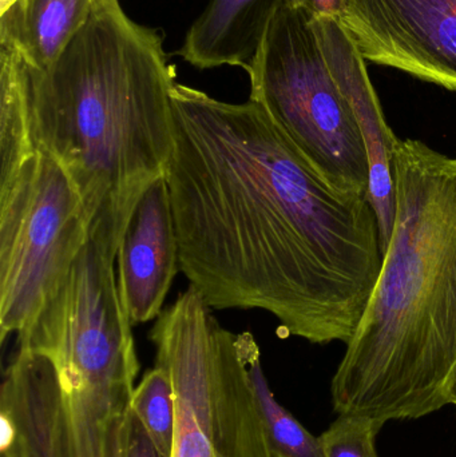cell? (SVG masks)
Returning a JSON list of instances; mask_svg holds the SVG:
<instances>
[{
    "label": "cell",
    "mask_w": 456,
    "mask_h": 457,
    "mask_svg": "<svg viewBox=\"0 0 456 457\" xmlns=\"http://www.w3.org/2000/svg\"><path fill=\"white\" fill-rule=\"evenodd\" d=\"M166 169L179 270L216 311L267 312L286 335L347 345L385 265L367 195L328 184L249 99L177 83Z\"/></svg>",
    "instance_id": "6da1fadb"
},
{
    "label": "cell",
    "mask_w": 456,
    "mask_h": 457,
    "mask_svg": "<svg viewBox=\"0 0 456 457\" xmlns=\"http://www.w3.org/2000/svg\"><path fill=\"white\" fill-rule=\"evenodd\" d=\"M37 149L69 174L90 219L126 228L144 190L165 176L173 150L174 66L158 29L120 0H96L61 58L35 70L7 51Z\"/></svg>",
    "instance_id": "7a4b0ae2"
},
{
    "label": "cell",
    "mask_w": 456,
    "mask_h": 457,
    "mask_svg": "<svg viewBox=\"0 0 456 457\" xmlns=\"http://www.w3.org/2000/svg\"><path fill=\"white\" fill-rule=\"evenodd\" d=\"M394 171L385 265L331 386L337 415L383 423L449 405L456 376V157L398 138Z\"/></svg>",
    "instance_id": "3957f363"
},
{
    "label": "cell",
    "mask_w": 456,
    "mask_h": 457,
    "mask_svg": "<svg viewBox=\"0 0 456 457\" xmlns=\"http://www.w3.org/2000/svg\"><path fill=\"white\" fill-rule=\"evenodd\" d=\"M149 338L176 399L171 457H273L236 335L193 287L163 309Z\"/></svg>",
    "instance_id": "277c9868"
},
{
    "label": "cell",
    "mask_w": 456,
    "mask_h": 457,
    "mask_svg": "<svg viewBox=\"0 0 456 457\" xmlns=\"http://www.w3.org/2000/svg\"><path fill=\"white\" fill-rule=\"evenodd\" d=\"M261 104L304 160L340 192L369 195L366 141L311 18L278 4L245 67Z\"/></svg>",
    "instance_id": "5b68a950"
},
{
    "label": "cell",
    "mask_w": 456,
    "mask_h": 457,
    "mask_svg": "<svg viewBox=\"0 0 456 457\" xmlns=\"http://www.w3.org/2000/svg\"><path fill=\"white\" fill-rule=\"evenodd\" d=\"M90 236L82 197L63 168L34 149L0 165V337L31 327Z\"/></svg>",
    "instance_id": "8992f818"
},
{
    "label": "cell",
    "mask_w": 456,
    "mask_h": 457,
    "mask_svg": "<svg viewBox=\"0 0 456 457\" xmlns=\"http://www.w3.org/2000/svg\"><path fill=\"white\" fill-rule=\"evenodd\" d=\"M340 21L366 61L456 91V0H347Z\"/></svg>",
    "instance_id": "52a82bcc"
},
{
    "label": "cell",
    "mask_w": 456,
    "mask_h": 457,
    "mask_svg": "<svg viewBox=\"0 0 456 457\" xmlns=\"http://www.w3.org/2000/svg\"><path fill=\"white\" fill-rule=\"evenodd\" d=\"M118 289L131 324L162 313L179 270V246L165 176L142 193L129 217L117 253Z\"/></svg>",
    "instance_id": "ba28073f"
},
{
    "label": "cell",
    "mask_w": 456,
    "mask_h": 457,
    "mask_svg": "<svg viewBox=\"0 0 456 457\" xmlns=\"http://www.w3.org/2000/svg\"><path fill=\"white\" fill-rule=\"evenodd\" d=\"M327 63L347 96L366 141L369 160V197L377 211L387 250L396 214L394 146L398 137L386 120L377 91L367 72L366 59L340 19H311Z\"/></svg>",
    "instance_id": "9c48e42d"
},
{
    "label": "cell",
    "mask_w": 456,
    "mask_h": 457,
    "mask_svg": "<svg viewBox=\"0 0 456 457\" xmlns=\"http://www.w3.org/2000/svg\"><path fill=\"white\" fill-rule=\"evenodd\" d=\"M283 0H209L185 35L178 55L201 70L245 69Z\"/></svg>",
    "instance_id": "30bf717a"
},
{
    "label": "cell",
    "mask_w": 456,
    "mask_h": 457,
    "mask_svg": "<svg viewBox=\"0 0 456 457\" xmlns=\"http://www.w3.org/2000/svg\"><path fill=\"white\" fill-rule=\"evenodd\" d=\"M96 0H13L0 8V50L35 70L61 58Z\"/></svg>",
    "instance_id": "8fae6325"
},
{
    "label": "cell",
    "mask_w": 456,
    "mask_h": 457,
    "mask_svg": "<svg viewBox=\"0 0 456 457\" xmlns=\"http://www.w3.org/2000/svg\"><path fill=\"white\" fill-rule=\"evenodd\" d=\"M238 356L245 368L273 457H326L316 437L286 410L270 391L261 365L260 348L251 332L236 335Z\"/></svg>",
    "instance_id": "7c38bea8"
},
{
    "label": "cell",
    "mask_w": 456,
    "mask_h": 457,
    "mask_svg": "<svg viewBox=\"0 0 456 457\" xmlns=\"http://www.w3.org/2000/svg\"><path fill=\"white\" fill-rule=\"evenodd\" d=\"M131 411L161 457H171L176 432V399L170 378L155 365L134 389Z\"/></svg>",
    "instance_id": "4fadbf2b"
},
{
    "label": "cell",
    "mask_w": 456,
    "mask_h": 457,
    "mask_svg": "<svg viewBox=\"0 0 456 457\" xmlns=\"http://www.w3.org/2000/svg\"><path fill=\"white\" fill-rule=\"evenodd\" d=\"M386 423L361 416L339 415L320 436L326 457H379L377 437Z\"/></svg>",
    "instance_id": "5bb4252c"
},
{
    "label": "cell",
    "mask_w": 456,
    "mask_h": 457,
    "mask_svg": "<svg viewBox=\"0 0 456 457\" xmlns=\"http://www.w3.org/2000/svg\"><path fill=\"white\" fill-rule=\"evenodd\" d=\"M120 457H161L133 411L126 421Z\"/></svg>",
    "instance_id": "9a60e30c"
},
{
    "label": "cell",
    "mask_w": 456,
    "mask_h": 457,
    "mask_svg": "<svg viewBox=\"0 0 456 457\" xmlns=\"http://www.w3.org/2000/svg\"><path fill=\"white\" fill-rule=\"evenodd\" d=\"M286 7L303 11L311 19H342L347 11V0H283Z\"/></svg>",
    "instance_id": "2e32d148"
},
{
    "label": "cell",
    "mask_w": 456,
    "mask_h": 457,
    "mask_svg": "<svg viewBox=\"0 0 456 457\" xmlns=\"http://www.w3.org/2000/svg\"><path fill=\"white\" fill-rule=\"evenodd\" d=\"M447 404H452L456 407V376L450 384L449 392H447Z\"/></svg>",
    "instance_id": "e0dca14e"
},
{
    "label": "cell",
    "mask_w": 456,
    "mask_h": 457,
    "mask_svg": "<svg viewBox=\"0 0 456 457\" xmlns=\"http://www.w3.org/2000/svg\"><path fill=\"white\" fill-rule=\"evenodd\" d=\"M13 0H0V8L5 7V5L10 4Z\"/></svg>",
    "instance_id": "ac0fdd59"
},
{
    "label": "cell",
    "mask_w": 456,
    "mask_h": 457,
    "mask_svg": "<svg viewBox=\"0 0 456 457\" xmlns=\"http://www.w3.org/2000/svg\"><path fill=\"white\" fill-rule=\"evenodd\" d=\"M120 455H122V453H120Z\"/></svg>",
    "instance_id": "d6986e66"
}]
</instances>
